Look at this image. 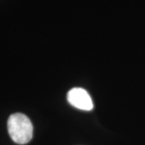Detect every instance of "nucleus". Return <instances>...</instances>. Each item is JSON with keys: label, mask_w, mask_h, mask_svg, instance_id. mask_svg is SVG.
<instances>
[{"label": "nucleus", "mask_w": 145, "mask_h": 145, "mask_svg": "<svg viewBox=\"0 0 145 145\" xmlns=\"http://www.w3.org/2000/svg\"><path fill=\"white\" fill-rule=\"evenodd\" d=\"M8 130L12 140L19 144L28 143L33 136V126L31 121L22 113L13 114L9 117Z\"/></svg>", "instance_id": "1"}, {"label": "nucleus", "mask_w": 145, "mask_h": 145, "mask_svg": "<svg viewBox=\"0 0 145 145\" xmlns=\"http://www.w3.org/2000/svg\"><path fill=\"white\" fill-rule=\"evenodd\" d=\"M67 100L71 106L79 110L90 111L93 108V101L89 94L83 88L71 89L67 93Z\"/></svg>", "instance_id": "2"}]
</instances>
